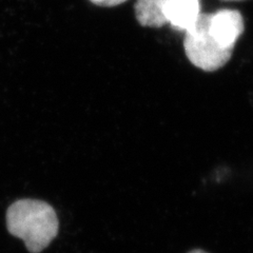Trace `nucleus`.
<instances>
[{"label": "nucleus", "instance_id": "nucleus-1", "mask_svg": "<svg viewBox=\"0 0 253 253\" xmlns=\"http://www.w3.org/2000/svg\"><path fill=\"white\" fill-rule=\"evenodd\" d=\"M6 227L12 235L25 242L31 253H39L57 236L59 223L49 204L26 199L15 202L7 209Z\"/></svg>", "mask_w": 253, "mask_h": 253}, {"label": "nucleus", "instance_id": "nucleus-2", "mask_svg": "<svg viewBox=\"0 0 253 253\" xmlns=\"http://www.w3.org/2000/svg\"><path fill=\"white\" fill-rule=\"evenodd\" d=\"M210 14L201 13L195 25L186 32L184 47L188 59L206 72H213L224 67L231 58V50L224 49L209 31Z\"/></svg>", "mask_w": 253, "mask_h": 253}, {"label": "nucleus", "instance_id": "nucleus-3", "mask_svg": "<svg viewBox=\"0 0 253 253\" xmlns=\"http://www.w3.org/2000/svg\"><path fill=\"white\" fill-rule=\"evenodd\" d=\"M244 30L243 16L239 11L225 9L210 14V34L224 49L233 51L235 42L243 34Z\"/></svg>", "mask_w": 253, "mask_h": 253}, {"label": "nucleus", "instance_id": "nucleus-4", "mask_svg": "<svg viewBox=\"0 0 253 253\" xmlns=\"http://www.w3.org/2000/svg\"><path fill=\"white\" fill-rule=\"evenodd\" d=\"M164 14L173 29L187 32L200 17V0H166Z\"/></svg>", "mask_w": 253, "mask_h": 253}, {"label": "nucleus", "instance_id": "nucleus-5", "mask_svg": "<svg viewBox=\"0 0 253 253\" xmlns=\"http://www.w3.org/2000/svg\"><path fill=\"white\" fill-rule=\"evenodd\" d=\"M165 1L166 0H137L135 15L142 27L162 28L167 23L164 14Z\"/></svg>", "mask_w": 253, "mask_h": 253}, {"label": "nucleus", "instance_id": "nucleus-6", "mask_svg": "<svg viewBox=\"0 0 253 253\" xmlns=\"http://www.w3.org/2000/svg\"><path fill=\"white\" fill-rule=\"evenodd\" d=\"M91 1L101 6H115L124 3L126 0H91Z\"/></svg>", "mask_w": 253, "mask_h": 253}, {"label": "nucleus", "instance_id": "nucleus-7", "mask_svg": "<svg viewBox=\"0 0 253 253\" xmlns=\"http://www.w3.org/2000/svg\"><path fill=\"white\" fill-rule=\"evenodd\" d=\"M189 253H207V252H205V251H203V250H193V251L189 252Z\"/></svg>", "mask_w": 253, "mask_h": 253}, {"label": "nucleus", "instance_id": "nucleus-8", "mask_svg": "<svg viewBox=\"0 0 253 253\" xmlns=\"http://www.w3.org/2000/svg\"><path fill=\"white\" fill-rule=\"evenodd\" d=\"M224 1H240V0H224Z\"/></svg>", "mask_w": 253, "mask_h": 253}]
</instances>
